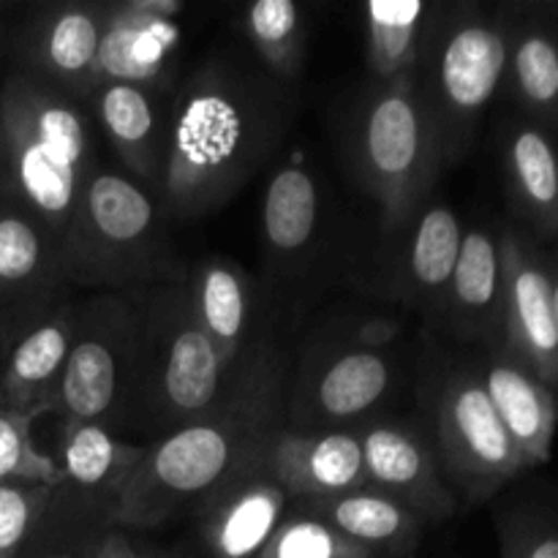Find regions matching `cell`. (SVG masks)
Listing matches in <instances>:
<instances>
[{
  "mask_svg": "<svg viewBox=\"0 0 558 558\" xmlns=\"http://www.w3.org/2000/svg\"><path fill=\"white\" fill-rule=\"evenodd\" d=\"M189 292L202 330L218 357L234 376H254L278 365V349L270 343L267 305L259 287L238 262L210 256L189 270Z\"/></svg>",
  "mask_w": 558,
  "mask_h": 558,
  "instance_id": "7c38bea8",
  "label": "cell"
},
{
  "mask_svg": "<svg viewBox=\"0 0 558 558\" xmlns=\"http://www.w3.org/2000/svg\"><path fill=\"white\" fill-rule=\"evenodd\" d=\"M368 488L412 507L428 523L456 515V494L441 474L425 425L412 420H368L360 425Z\"/></svg>",
  "mask_w": 558,
  "mask_h": 558,
  "instance_id": "9a60e30c",
  "label": "cell"
},
{
  "mask_svg": "<svg viewBox=\"0 0 558 558\" xmlns=\"http://www.w3.org/2000/svg\"><path fill=\"white\" fill-rule=\"evenodd\" d=\"M243 31L272 74L283 80L300 74L308 47V22L294 0H256L245 9Z\"/></svg>",
  "mask_w": 558,
  "mask_h": 558,
  "instance_id": "4dcf8cb0",
  "label": "cell"
},
{
  "mask_svg": "<svg viewBox=\"0 0 558 558\" xmlns=\"http://www.w3.org/2000/svg\"><path fill=\"white\" fill-rule=\"evenodd\" d=\"M96 558H142V556L136 554L134 543H131L129 534H125L123 529H112V532L101 539V545H98Z\"/></svg>",
  "mask_w": 558,
  "mask_h": 558,
  "instance_id": "e575fe53",
  "label": "cell"
},
{
  "mask_svg": "<svg viewBox=\"0 0 558 558\" xmlns=\"http://www.w3.org/2000/svg\"><path fill=\"white\" fill-rule=\"evenodd\" d=\"M262 452L292 501L330 499L368 488L360 428L298 430L281 423L270 430Z\"/></svg>",
  "mask_w": 558,
  "mask_h": 558,
  "instance_id": "e0dca14e",
  "label": "cell"
},
{
  "mask_svg": "<svg viewBox=\"0 0 558 558\" xmlns=\"http://www.w3.org/2000/svg\"><path fill=\"white\" fill-rule=\"evenodd\" d=\"M501 558H558V490L532 483L496 496Z\"/></svg>",
  "mask_w": 558,
  "mask_h": 558,
  "instance_id": "f546056e",
  "label": "cell"
},
{
  "mask_svg": "<svg viewBox=\"0 0 558 558\" xmlns=\"http://www.w3.org/2000/svg\"><path fill=\"white\" fill-rule=\"evenodd\" d=\"M501 272L499 232L490 227L463 229L461 254L452 270L434 325L472 349H488L501 341Z\"/></svg>",
  "mask_w": 558,
  "mask_h": 558,
  "instance_id": "d6986e66",
  "label": "cell"
},
{
  "mask_svg": "<svg viewBox=\"0 0 558 558\" xmlns=\"http://www.w3.org/2000/svg\"><path fill=\"white\" fill-rule=\"evenodd\" d=\"M49 496L47 485H0V558H20Z\"/></svg>",
  "mask_w": 558,
  "mask_h": 558,
  "instance_id": "836d02e7",
  "label": "cell"
},
{
  "mask_svg": "<svg viewBox=\"0 0 558 558\" xmlns=\"http://www.w3.org/2000/svg\"><path fill=\"white\" fill-rule=\"evenodd\" d=\"M262 447L265 441L194 512L210 558H259L289 515L292 499L267 469Z\"/></svg>",
  "mask_w": 558,
  "mask_h": 558,
  "instance_id": "5bb4252c",
  "label": "cell"
},
{
  "mask_svg": "<svg viewBox=\"0 0 558 558\" xmlns=\"http://www.w3.org/2000/svg\"><path fill=\"white\" fill-rule=\"evenodd\" d=\"M300 510L319 518L360 548L379 556H407L423 539L428 518L412 507L390 499L374 488L330 496V499L298 501Z\"/></svg>",
  "mask_w": 558,
  "mask_h": 558,
  "instance_id": "d4e9b609",
  "label": "cell"
},
{
  "mask_svg": "<svg viewBox=\"0 0 558 558\" xmlns=\"http://www.w3.org/2000/svg\"><path fill=\"white\" fill-rule=\"evenodd\" d=\"M129 294L136 316L134 360L114 434L136 430L153 445L245 398L287 387L281 363L254 376L229 374L196 319L185 281L150 283Z\"/></svg>",
  "mask_w": 558,
  "mask_h": 558,
  "instance_id": "7a4b0ae2",
  "label": "cell"
},
{
  "mask_svg": "<svg viewBox=\"0 0 558 558\" xmlns=\"http://www.w3.org/2000/svg\"><path fill=\"white\" fill-rule=\"evenodd\" d=\"M283 390L259 392L147 445L114 507L118 529H158L202 501L283 423Z\"/></svg>",
  "mask_w": 558,
  "mask_h": 558,
  "instance_id": "277c9868",
  "label": "cell"
},
{
  "mask_svg": "<svg viewBox=\"0 0 558 558\" xmlns=\"http://www.w3.org/2000/svg\"><path fill=\"white\" fill-rule=\"evenodd\" d=\"M289 120L272 82L229 65H205L169 107L156 196L163 213L194 221L227 205L278 147Z\"/></svg>",
  "mask_w": 558,
  "mask_h": 558,
  "instance_id": "6da1fadb",
  "label": "cell"
},
{
  "mask_svg": "<svg viewBox=\"0 0 558 558\" xmlns=\"http://www.w3.org/2000/svg\"><path fill=\"white\" fill-rule=\"evenodd\" d=\"M33 423L27 414L0 407V485H54L63 483L60 463L33 445Z\"/></svg>",
  "mask_w": 558,
  "mask_h": 558,
  "instance_id": "1f68e13d",
  "label": "cell"
},
{
  "mask_svg": "<svg viewBox=\"0 0 558 558\" xmlns=\"http://www.w3.org/2000/svg\"><path fill=\"white\" fill-rule=\"evenodd\" d=\"M477 365L485 392L526 469L548 463L554 456L558 425L556 392L521 360L512 357L501 343L480 349Z\"/></svg>",
  "mask_w": 558,
  "mask_h": 558,
  "instance_id": "7402d4cb",
  "label": "cell"
},
{
  "mask_svg": "<svg viewBox=\"0 0 558 558\" xmlns=\"http://www.w3.org/2000/svg\"><path fill=\"white\" fill-rule=\"evenodd\" d=\"M322 189L300 163L267 180L262 196V240L276 276H300L322 243Z\"/></svg>",
  "mask_w": 558,
  "mask_h": 558,
  "instance_id": "cb8c5ba5",
  "label": "cell"
},
{
  "mask_svg": "<svg viewBox=\"0 0 558 558\" xmlns=\"http://www.w3.org/2000/svg\"><path fill=\"white\" fill-rule=\"evenodd\" d=\"M161 210L150 189L98 167L60 238L65 283L104 294L185 281L189 270L174 259Z\"/></svg>",
  "mask_w": 558,
  "mask_h": 558,
  "instance_id": "5b68a950",
  "label": "cell"
},
{
  "mask_svg": "<svg viewBox=\"0 0 558 558\" xmlns=\"http://www.w3.org/2000/svg\"><path fill=\"white\" fill-rule=\"evenodd\" d=\"M147 445L120 439L98 423L63 425L60 472L69 488L118 499L120 488L145 458Z\"/></svg>",
  "mask_w": 558,
  "mask_h": 558,
  "instance_id": "f1b7e54d",
  "label": "cell"
},
{
  "mask_svg": "<svg viewBox=\"0 0 558 558\" xmlns=\"http://www.w3.org/2000/svg\"><path fill=\"white\" fill-rule=\"evenodd\" d=\"M136 316L129 292L74 303V332L54 414L63 425L98 423L114 434L129 396Z\"/></svg>",
  "mask_w": 558,
  "mask_h": 558,
  "instance_id": "9c48e42d",
  "label": "cell"
},
{
  "mask_svg": "<svg viewBox=\"0 0 558 558\" xmlns=\"http://www.w3.org/2000/svg\"><path fill=\"white\" fill-rule=\"evenodd\" d=\"M118 499L54 485L41 521L20 558H96L98 545L114 526Z\"/></svg>",
  "mask_w": 558,
  "mask_h": 558,
  "instance_id": "4316f807",
  "label": "cell"
},
{
  "mask_svg": "<svg viewBox=\"0 0 558 558\" xmlns=\"http://www.w3.org/2000/svg\"><path fill=\"white\" fill-rule=\"evenodd\" d=\"M109 3H52L20 33V74L71 101H87L98 85V47Z\"/></svg>",
  "mask_w": 558,
  "mask_h": 558,
  "instance_id": "4fadbf2b",
  "label": "cell"
},
{
  "mask_svg": "<svg viewBox=\"0 0 558 558\" xmlns=\"http://www.w3.org/2000/svg\"><path fill=\"white\" fill-rule=\"evenodd\" d=\"M87 104L93 123L104 131L125 174L156 194L169 123V112L158 104V93L125 82H98Z\"/></svg>",
  "mask_w": 558,
  "mask_h": 558,
  "instance_id": "603a6c76",
  "label": "cell"
},
{
  "mask_svg": "<svg viewBox=\"0 0 558 558\" xmlns=\"http://www.w3.org/2000/svg\"><path fill=\"white\" fill-rule=\"evenodd\" d=\"M499 163L507 202L523 232L558 240V145L548 129L510 118L499 131Z\"/></svg>",
  "mask_w": 558,
  "mask_h": 558,
  "instance_id": "44dd1931",
  "label": "cell"
},
{
  "mask_svg": "<svg viewBox=\"0 0 558 558\" xmlns=\"http://www.w3.org/2000/svg\"><path fill=\"white\" fill-rule=\"evenodd\" d=\"M0 11H3V5H0Z\"/></svg>",
  "mask_w": 558,
  "mask_h": 558,
  "instance_id": "74e56055",
  "label": "cell"
},
{
  "mask_svg": "<svg viewBox=\"0 0 558 558\" xmlns=\"http://www.w3.org/2000/svg\"><path fill=\"white\" fill-rule=\"evenodd\" d=\"M259 558H376L371 550L360 548L352 539L338 534L319 518L300 510L287 515Z\"/></svg>",
  "mask_w": 558,
  "mask_h": 558,
  "instance_id": "d6a6232c",
  "label": "cell"
},
{
  "mask_svg": "<svg viewBox=\"0 0 558 558\" xmlns=\"http://www.w3.org/2000/svg\"><path fill=\"white\" fill-rule=\"evenodd\" d=\"M505 300L501 347L558 396V316L554 259L539 240L515 223L499 229Z\"/></svg>",
  "mask_w": 558,
  "mask_h": 558,
  "instance_id": "8fae6325",
  "label": "cell"
},
{
  "mask_svg": "<svg viewBox=\"0 0 558 558\" xmlns=\"http://www.w3.org/2000/svg\"><path fill=\"white\" fill-rule=\"evenodd\" d=\"M510 16L477 3L436 5L414 85L436 125L447 169L472 150L485 112L505 87Z\"/></svg>",
  "mask_w": 558,
  "mask_h": 558,
  "instance_id": "8992f818",
  "label": "cell"
},
{
  "mask_svg": "<svg viewBox=\"0 0 558 558\" xmlns=\"http://www.w3.org/2000/svg\"><path fill=\"white\" fill-rule=\"evenodd\" d=\"M390 240H398L390 292L403 308L417 311L434 325L461 254V218L450 205L430 196Z\"/></svg>",
  "mask_w": 558,
  "mask_h": 558,
  "instance_id": "ac0fdd59",
  "label": "cell"
},
{
  "mask_svg": "<svg viewBox=\"0 0 558 558\" xmlns=\"http://www.w3.org/2000/svg\"><path fill=\"white\" fill-rule=\"evenodd\" d=\"M74 332V300L22 327L0 365V407L38 420L54 414Z\"/></svg>",
  "mask_w": 558,
  "mask_h": 558,
  "instance_id": "ffe728a7",
  "label": "cell"
},
{
  "mask_svg": "<svg viewBox=\"0 0 558 558\" xmlns=\"http://www.w3.org/2000/svg\"><path fill=\"white\" fill-rule=\"evenodd\" d=\"M550 259H554V256H550ZM554 294H556V316H558V267H556V262H554Z\"/></svg>",
  "mask_w": 558,
  "mask_h": 558,
  "instance_id": "d590c367",
  "label": "cell"
},
{
  "mask_svg": "<svg viewBox=\"0 0 558 558\" xmlns=\"http://www.w3.org/2000/svg\"><path fill=\"white\" fill-rule=\"evenodd\" d=\"M398 368L390 347L352 332L316 343L298 368V385L283 390V425L298 430L360 428L390 398Z\"/></svg>",
  "mask_w": 558,
  "mask_h": 558,
  "instance_id": "30bf717a",
  "label": "cell"
},
{
  "mask_svg": "<svg viewBox=\"0 0 558 558\" xmlns=\"http://www.w3.org/2000/svg\"><path fill=\"white\" fill-rule=\"evenodd\" d=\"M352 163L387 240L434 196L447 169L436 125L414 80L374 82L354 114Z\"/></svg>",
  "mask_w": 558,
  "mask_h": 558,
  "instance_id": "52a82bcc",
  "label": "cell"
},
{
  "mask_svg": "<svg viewBox=\"0 0 558 558\" xmlns=\"http://www.w3.org/2000/svg\"><path fill=\"white\" fill-rule=\"evenodd\" d=\"M180 0H123L109 3L98 47V82L167 90L180 47Z\"/></svg>",
  "mask_w": 558,
  "mask_h": 558,
  "instance_id": "2e32d148",
  "label": "cell"
},
{
  "mask_svg": "<svg viewBox=\"0 0 558 558\" xmlns=\"http://www.w3.org/2000/svg\"><path fill=\"white\" fill-rule=\"evenodd\" d=\"M510 16L505 85L515 98L521 118L558 129V31L550 22Z\"/></svg>",
  "mask_w": 558,
  "mask_h": 558,
  "instance_id": "484cf974",
  "label": "cell"
},
{
  "mask_svg": "<svg viewBox=\"0 0 558 558\" xmlns=\"http://www.w3.org/2000/svg\"><path fill=\"white\" fill-rule=\"evenodd\" d=\"M423 401L441 474L458 505L494 501L526 472L521 452L485 392L477 357L463 354L425 365Z\"/></svg>",
  "mask_w": 558,
  "mask_h": 558,
  "instance_id": "ba28073f",
  "label": "cell"
},
{
  "mask_svg": "<svg viewBox=\"0 0 558 558\" xmlns=\"http://www.w3.org/2000/svg\"><path fill=\"white\" fill-rule=\"evenodd\" d=\"M96 123L80 101L16 71L0 85V199L60 243L98 169Z\"/></svg>",
  "mask_w": 558,
  "mask_h": 558,
  "instance_id": "3957f363",
  "label": "cell"
},
{
  "mask_svg": "<svg viewBox=\"0 0 558 558\" xmlns=\"http://www.w3.org/2000/svg\"><path fill=\"white\" fill-rule=\"evenodd\" d=\"M436 3L376 0L363 5L365 60L376 82L412 80Z\"/></svg>",
  "mask_w": 558,
  "mask_h": 558,
  "instance_id": "83f0119b",
  "label": "cell"
},
{
  "mask_svg": "<svg viewBox=\"0 0 558 558\" xmlns=\"http://www.w3.org/2000/svg\"><path fill=\"white\" fill-rule=\"evenodd\" d=\"M554 256V262H556V267H558V240H556V254H550Z\"/></svg>",
  "mask_w": 558,
  "mask_h": 558,
  "instance_id": "8d00e7d4",
  "label": "cell"
}]
</instances>
